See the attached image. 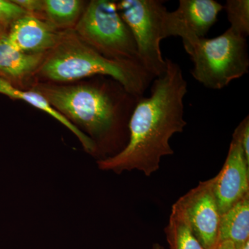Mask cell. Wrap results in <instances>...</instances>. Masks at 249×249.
I'll use <instances>...</instances> for the list:
<instances>
[{"label": "cell", "mask_w": 249, "mask_h": 249, "mask_svg": "<svg viewBox=\"0 0 249 249\" xmlns=\"http://www.w3.org/2000/svg\"><path fill=\"white\" fill-rule=\"evenodd\" d=\"M166 71L150 85V95L139 98L129 123V139L119 153L98 160L100 169L120 174L137 170L151 176L160 160L173 155L174 134L186 127L184 100L188 83L177 62L166 58Z\"/></svg>", "instance_id": "obj_1"}, {"label": "cell", "mask_w": 249, "mask_h": 249, "mask_svg": "<svg viewBox=\"0 0 249 249\" xmlns=\"http://www.w3.org/2000/svg\"><path fill=\"white\" fill-rule=\"evenodd\" d=\"M213 178L214 194L221 214L249 195V162L235 132L224 165Z\"/></svg>", "instance_id": "obj_9"}, {"label": "cell", "mask_w": 249, "mask_h": 249, "mask_svg": "<svg viewBox=\"0 0 249 249\" xmlns=\"http://www.w3.org/2000/svg\"><path fill=\"white\" fill-rule=\"evenodd\" d=\"M14 3L22 8L27 14L40 19L42 12V0H14Z\"/></svg>", "instance_id": "obj_19"}, {"label": "cell", "mask_w": 249, "mask_h": 249, "mask_svg": "<svg viewBox=\"0 0 249 249\" xmlns=\"http://www.w3.org/2000/svg\"><path fill=\"white\" fill-rule=\"evenodd\" d=\"M96 76L115 80L138 98L144 96L155 79L139 62L103 56L85 43L73 30L62 31L58 43L46 53L36 79L66 84Z\"/></svg>", "instance_id": "obj_3"}, {"label": "cell", "mask_w": 249, "mask_h": 249, "mask_svg": "<svg viewBox=\"0 0 249 249\" xmlns=\"http://www.w3.org/2000/svg\"><path fill=\"white\" fill-rule=\"evenodd\" d=\"M165 232L170 249H205L192 232L182 211L175 203Z\"/></svg>", "instance_id": "obj_15"}, {"label": "cell", "mask_w": 249, "mask_h": 249, "mask_svg": "<svg viewBox=\"0 0 249 249\" xmlns=\"http://www.w3.org/2000/svg\"><path fill=\"white\" fill-rule=\"evenodd\" d=\"M235 249H249V240L246 241L242 245L235 247Z\"/></svg>", "instance_id": "obj_21"}, {"label": "cell", "mask_w": 249, "mask_h": 249, "mask_svg": "<svg viewBox=\"0 0 249 249\" xmlns=\"http://www.w3.org/2000/svg\"><path fill=\"white\" fill-rule=\"evenodd\" d=\"M216 249H235V246L231 242L229 241H224L218 244Z\"/></svg>", "instance_id": "obj_20"}, {"label": "cell", "mask_w": 249, "mask_h": 249, "mask_svg": "<svg viewBox=\"0 0 249 249\" xmlns=\"http://www.w3.org/2000/svg\"><path fill=\"white\" fill-rule=\"evenodd\" d=\"M7 33V30L3 26L0 24V40L2 38L3 36Z\"/></svg>", "instance_id": "obj_22"}, {"label": "cell", "mask_w": 249, "mask_h": 249, "mask_svg": "<svg viewBox=\"0 0 249 249\" xmlns=\"http://www.w3.org/2000/svg\"><path fill=\"white\" fill-rule=\"evenodd\" d=\"M118 11L135 41L139 60L154 78L166 71L160 42L167 38L165 17L168 12L160 0H121Z\"/></svg>", "instance_id": "obj_6"}, {"label": "cell", "mask_w": 249, "mask_h": 249, "mask_svg": "<svg viewBox=\"0 0 249 249\" xmlns=\"http://www.w3.org/2000/svg\"><path fill=\"white\" fill-rule=\"evenodd\" d=\"M40 19L58 31L73 30L88 3L81 0H42Z\"/></svg>", "instance_id": "obj_14"}, {"label": "cell", "mask_w": 249, "mask_h": 249, "mask_svg": "<svg viewBox=\"0 0 249 249\" xmlns=\"http://www.w3.org/2000/svg\"><path fill=\"white\" fill-rule=\"evenodd\" d=\"M249 240V195L221 214L219 243L229 241L235 247Z\"/></svg>", "instance_id": "obj_13"}, {"label": "cell", "mask_w": 249, "mask_h": 249, "mask_svg": "<svg viewBox=\"0 0 249 249\" xmlns=\"http://www.w3.org/2000/svg\"><path fill=\"white\" fill-rule=\"evenodd\" d=\"M62 31L49 23L26 15L9 27L6 37L15 48L31 54H46L56 46Z\"/></svg>", "instance_id": "obj_10"}, {"label": "cell", "mask_w": 249, "mask_h": 249, "mask_svg": "<svg viewBox=\"0 0 249 249\" xmlns=\"http://www.w3.org/2000/svg\"><path fill=\"white\" fill-rule=\"evenodd\" d=\"M223 9L227 12L230 29L247 37L249 34V0H228Z\"/></svg>", "instance_id": "obj_16"}, {"label": "cell", "mask_w": 249, "mask_h": 249, "mask_svg": "<svg viewBox=\"0 0 249 249\" xmlns=\"http://www.w3.org/2000/svg\"><path fill=\"white\" fill-rule=\"evenodd\" d=\"M151 249H165L164 247H162L161 245H160V244L155 243L154 244L153 246H152Z\"/></svg>", "instance_id": "obj_23"}, {"label": "cell", "mask_w": 249, "mask_h": 249, "mask_svg": "<svg viewBox=\"0 0 249 249\" xmlns=\"http://www.w3.org/2000/svg\"><path fill=\"white\" fill-rule=\"evenodd\" d=\"M45 55L18 50L10 43L5 34L0 40V78L19 89L32 88Z\"/></svg>", "instance_id": "obj_11"}, {"label": "cell", "mask_w": 249, "mask_h": 249, "mask_svg": "<svg viewBox=\"0 0 249 249\" xmlns=\"http://www.w3.org/2000/svg\"><path fill=\"white\" fill-rule=\"evenodd\" d=\"M236 134L238 136L240 139L241 144H242V148L246 159L249 162V117H247L242 120V122L236 127L235 131Z\"/></svg>", "instance_id": "obj_18"}, {"label": "cell", "mask_w": 249, "mask_h": 249, "mask_svg": "<svg viewBox=\"0 0 249 249\" xmlns=\"http://www.w3.org/2000/svg\"><path fill=\"white\" fill-rule=\"evenodd\" d=\"M223 9L214 0H180L178 9L167 13V38L181 37L185 46L206 37Z\"/></svg>", "instance_id": "obj_8"}, {"label": "cell", "mask_w": 249, "mask_h": 249, "mask_svg": "<svg viewBox=\"0 0 249 249\" xmlns=\"http://www.w3.org/2000/svg\"><path fill=\"white\" fill-rule=\"evenodd\" d=\"M0 93L8 96L11 99L25 101L33 107L47 113L53 117L55 120L70 129L79 139L83 147L88 153L96 155V147L94 142L86 134L82 132L73 124L67 120L58 111L55 110L43 96L34 89H21L13 86L12 85L0 78Z\"/></svg>", "instance_id": "obj_12"}, {"label": "cell", "mask_w": 249, "mask_h": 249, "mask_svg": "<svg viewBox=\"0 0 249 249\" xmlns=\"http://www.w3.org/2000/svg\"><path fill=\"white\" fill-rule=\"evenodd\" d=\"M26 15L29 14L14 1L0 0V24L7 31L16 20Z\"/></svg>", "instance_id": "obj_17"}, {"label": "cell", "mask_w": 249, "mask_h": 249, "mask_svg": "<svg viewBox=\"0 0 249 249\" xmlns=\"http://www.w3.org/2000/svg\"><path fill=\"white\" fill-rule=\"evenodd\" d=\"M183 47L193 63L192 76L208 89H222L249 73L247 37L230 28L214 38L204 37Z\"/></svg>", "instance_id": "obj_4"}, {"label": "cell", "mask_w": 249, "mask_h": 249, "mask_svg": "<svg viewBox=\"0 0 249 249\" xmlns=\"http://www.w3.org/2000/svg\"><path fill=\"white\" fill-rule=\"evenodd\" d=\"M73 31L106 58L139 62L133 36L121 18L116 1H89Z\"/></svg>", "instance_id": "obj_5"}, {"label": "cell", "mask_w": 249, "mask_h": 249, "mask_svg": "<svg viewBox=\"0 0 249 249\" xmlns=\"http://www.w3.org/2000/svg\"><path fill=\"white\" fill-rule=\"evenodd\" d=\"M175 204L182 211L192 232L205 249H216L221 213L214 194L213 178L200 181Z\"/></svg>", "instance_id": "obj_7"}, {"label": "cell", "mask_w": 249, "mask_h": 249, "mask_svg": "<svg viewBox=\"0 0 249 249\" xmlns=\"http://www.w3.org/2000/svg\"><path fill=\"white\" fill-rule=\"evenodd\" d=\"M93 78L66 84L36 82L30 89L89 137L96 155L105 159L119 153L128 142L129 120L139 98L112 78Z\"/></svg>", "instance_id": "obj_2"}]
</instances>
